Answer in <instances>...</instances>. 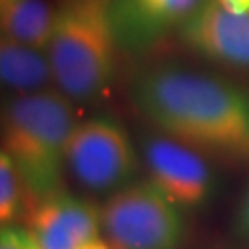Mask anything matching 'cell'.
Segmentation results:
<instances>
[{
    "mask_svg": "<svg viewBox=\"0 0 249 249\" xmlns=\"http://www.w3.org/2000/svg\"><path fill=\"white\" fill-rule=\"evenodd\" d=\"M28 209V190L24 179L8 153H0V222L13 225Z\"/></svg>",
    "mask_w": 249,
    "mask_h": 249,
    "instance_id": "12",
    "label": "cell"
},
{
    "mask_svg": "<svg viewBox=\"0 0 249 249\" xmlns=\"http://www.w3.org/2000/svg\"><path fill=\"white\" fill-rule=\"evenodd\" d=\"M52 24L53 8L46 0H0L2 36L46 52Z\"/></svg>",
    "mask_w": 249,
    "mask_h": 249,
    "instance_id": "11",
    "label": "cell"
},
{
    "mask_svg": "<svg viewBox=\"0 0 249 249\" xmlns=\"http://www.w3.org/2000/svg\"><path fill=\"white\" fill-rule=\"evenodd\" d=\"M203 0H113V20L120 50L141 52L170 30L178 32Z\"/></svg>",
    "mask_w": 249,
    "mask_h": 249,
    "instance_id": "9",
    "label": "cell"
},
{
    "mask_svg": "<svg viewBox=\"0 0 249 249\" xmlns=\"http://www.w3.org/2000/svg\"><path fill=\"white\" fill-rule=\"evenodd\" d=\"M118 39L113 0H57L46 55L59 89L72 102H94L116 78Z\"/></svg>",
    "mask_w": 249,
    "mask_h": 249,
    "instance_id": "3",
    "label": "cell"
},
{
    "mask_svg": "<svg viewBox=\"0 0 249 249\" xmlns=\"http://www.w3.org/2000/svg\"><path fill=\"white\" fill-rule=\"evenodd\" d=\"M0 249H41L37 240L26 227L20 225H2Z\"/></svg>",
    "mask_w": 249,
    "mask_h": 249,
    "instance_id": "13",
    "label": "cell"
},
{
    "mask_svg": "<svg viewBox=\"0 0 249 249\" xmlns=\"http://www.w3.org/2000/svg\"><path fill=\"white\" fill-rule=\"evenodd\" d=\"M102 236L111 249H181V207L150 181H133L109 194L100 207Z\"/></svg>",
    "mask_w": 249,
    "mask_h": 249,
    "instance_id": "4",
    "label": "cell"
},
{
    "mask_svg": "<svg viewBox=\"0 0 249 249\" xmlns=\"http://www.w3.org/2000/svg\"><path fill=\"white\" fill-rule=\"evenodd\" d=\"M141 157L148 181L181 209H197L214 192V174L199 151L166 135L146 133L141 139Z\"/></svg>",
    "mask_w": 249,
    "mask_h": 249,
    "instance_id": "6",
    "label": "cell"
},
{
    "mask_svg": "<svg viewBox=\"0 0 249 249\" xmlns=\"http://www.w3.org/2000/svg\"><path fill=\"white\" fill-rule=\"evenodd\" d=\"M24 227L41 249H83L102 238V214L92 201L65 188L32 205Z\"/></svg>",
    "mask_w": 249,
    "mask_h": 249,
    "instance_id": "7",
    "label": "cell"
},
{
    "mask_svg": "<svg viewBox=\"0 0 249 249\" xmlns=\"http://www.w3.org/2000/svg\"><path fill=\"white\" fill-rule=\"evenodd\" d=\"M71 102L59 89L11 94L4 102L2 151L24 179L28 209L65 190L67 146L76 127Z\"/></svg>",
    "mask_w": 249,
    "mask_h": 249,
    "instance_id": "2",
    "label": "cell"
},
{
    "mask_svg": "<svg viewBox=\"0 0 249 249\" xmlns=\"http://www.w3.org/2000/svg\"><path fill=\"white\" fill-rule=\"evenodd\" d=\"M0 76L13 94L41 92L55 85L46 52L6 36L0 37Z\"/></svg>",
    "mask_w": 249,
    "mask_h": 249,
    "instance_id": "10",
    "label": "cell"
},
{
    "mask_svg": "<svg viewBox=\"0 0 249 249\" xmlns=\"http://www.w3.org/2000/svg\"><path fill=\"white\" fill-rule=\"evenodd\" d=\"M234 232L244 240H249V185L244 190L234 214Z\"/></svg>",
    "mask_w": 249,
    "mask_h": 249,
    "instance_id": "14",
    "label": "cell"
},
{
    "mask_svg": "<svg viewBox=\"0 0 249 249\" xmlns=\"http://www.w3.org/2000/svg\"><path fill=\"white\" fill-rule=\"evenodd\" d=\"M129 96L155 131L229 164L249 162V92L179 65L137 74Z\"/></svg>",
    "mask_w": 249,
    "mask_h": 249,
    "instance_id": "1",
    "label": "cell"
},
{
    "mask_svg": "<svg viewBox=\"0 0 249 249\" xmlns=\"http://www.w3.org/2000/svg\"><path fill=\"white\" fill-rule=\"evenodd\" d=\"M83 249H111L109 248V244H107L106 240H96V242H92V244H89V246H85Z\"/></svg>",
    "mask_w": 249,
    "mask_h": 249,
    "instance_id": "15",
    "label": "cell"
},
{
    "mask_svg": "<svg viewBox=\"0 0 249 249\" xmlns=\"http://www.w3.org/2000/svg\"><path fill=\"white\" fill-rule=\"evenodd\" d=\"M141 159L129 135L109 116L76 124L67 146V168L83 188L116 192L133 183Z\"/></svg>",
    "mask_w": 249,
    "mask_h": 249,
    "instance_id": "5",
    "label": "cell"
},
{
    "mask_svg": "<svg viewBox=\"0 0 249 249\" xmlns=\"http://www.w3.org/2000/svg\"><path fill=\"white\" fill-rule=\"evenodd\" d=\"M178 37L190 52L236 71H249V9L232 13L203 0L181 24Z\"/></svg>",
    "mask_w": 249,
    "mask_h": 249,
    "instance_id": "8",
    "label": "cell"
}]
</instances>
